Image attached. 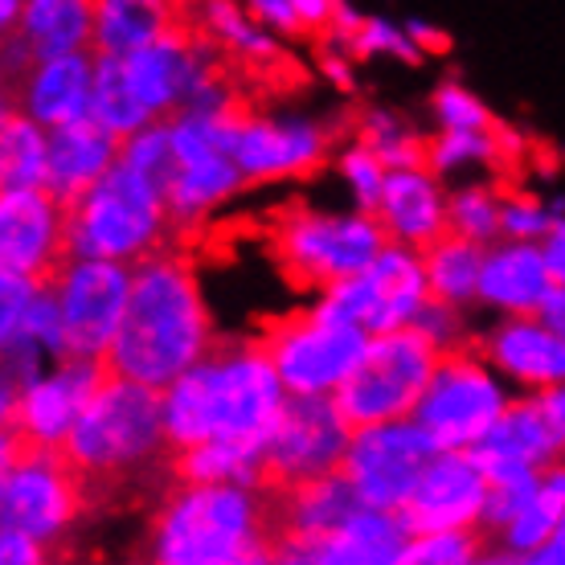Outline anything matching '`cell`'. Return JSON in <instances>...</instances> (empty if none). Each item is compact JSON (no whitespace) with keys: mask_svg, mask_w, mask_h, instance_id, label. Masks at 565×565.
Masks as SVG:
<instances>
[{"mask_svg":"<svg viewBox=\"0 0 565 565\" xmlns=\"http://www.w3.org/2000/svg\"><path fill=\"white\" fill-rule=\"evenodd\" d=\"M217 344V324L184 242H169L131 263L128 303L103 356V369L164 390Z\"/></svg>","mask_w":565,"mask_h":565,"instance_id":"6da1fadb","label":"cell"},{"mask_svg":"<svg viewBox=\"0 0 565 565\" xmlns=\"http://www.w3.org/2000/svg\"><path fill=\"white\" fill-rule=\"evenodd\" d=\"M156 394H160V430L169 451L222 438L255 451L258 459L287 402V390L275 377L258 337L213 344L210 356H201L198 365L184 369L181 377H172Z\"/></svg>","mask_w":565,"mask_h":565,"instance_id":"7a4b0ae2","label":"cell"},{"mask_svg":"<svg viewBox=\"0 0 565 565\" xmlns=\"http://www.w3.org/2000/svg\"><path fill=\"white\" fill-rule=\"evenodd\" d=\"M57 455L90 492L140 488L169 476V447L160 430V394L119 373H103L95 394L86 397L83 414L74 418L71 435L62 438Z\"/></svg>","mask_w":565,"mask_h":565,"instance_id":"3957f363","label":"cell"},{"mask_svg":"<svg viewBox=\"0 0 565 565\" xmlns=\"http://www.w3.org/2000/svg\"><path fill=\"white\" fill-rule=\"evenodd\" d=\"M275 541L263 483H172L160 495L148 565H222Z\"/></svg>","mask_w":565,"mask_h":565,"instance_id":"277c9868","label":"cell"},{"mask_svg":"<svg viewBox=\"0 0 565 565\" xmlns=\"http://www.w3.org/2000/svg\"><path fill=\"white\" fill-rule=\"evenodd\" d=\"M169 242L177 238H172L160 184L124 164L119 156L99 181L66 205V255L107 258V263L131 267Z\"/></svg>","mask_w":565,"mask_h":565,"instance_id":"5b68a950","label":"cell"},{"mask_svg":"<svg viewBox=\"0 0 565 565\" xmlns=\"http://www.w3.org/2000/svg\"><path fill=\"white\" fill-rule=\"evenodd\" d=\"M270 255L296 291H324L349 279L385 246L382 226L369 213H328L303 201H287L270 213Z\"/></svg>","mask_w":565,"mask_h":565,"instance_id":"8992f818","label":"cell"},{"mask_svg":"<svg viewBox=\"0 0 565 565\" xmlns=\"http://www.w3.org/2000/svg\"><path fill=\"white\" fill-rule=\"evenodd\" d=\"M365 340V328L344 320L324 299L282 311L258 332V344L287 397H332L337 385L349 377V369L356 365Z\"/></svg>","mask_w":565,"mask_h":565,"instance_id":"52a82bcc","label":"cell"},{"mask_svg":"<svg viewBox=\"0 0 565 565\" xmlns=\"http://www.w3.org/2000/svg\"><path fill=\"white\" fill-rule=\"evenodd\" d=\"M509 402L512 385L467 340L459 349L438 353L411 423L423 430L435 451H471Z\"/></svg>","mask_w":565,"mask_h":565,"instance_id":"ba28073f","label":"cell"},{"mask_svg":"<svg viewBox=\"0 0 565 565\" xmlns=\"http://www.w3.org/2000/svg\"><path fill=\"white\" fill-rule=\"evenodd\" d=\"M435 361H438V349L423 332H414V328L377 332V337L365 340L356 365L337 385L332 406H337L340 418L349 426L411 418Z\"/></svg>","mask_w":565,"mask_h":565,"instance_id":"9c48e42d","label":"cell"},{"mask_svg":"<svg viewBox=\"0 0 565 565\" xmlns=\"http://www.w3.org/2000/svg\"><path fill=\"white\" fill-rule=\"evenodd\" d=\"M565 438V390L550 385L537 394L512 397L500 411L492 430L471 447V459L488 480V492L500 488H521L537 480L545 467L562 459Z\"/></svg>","mask_w":565,"mask_h":565,"instance_id":"30bf717a","label":"cell"},{"mask_svg":"<svg viewBox=\"0 0 565 565\" xmlns=\"http://www.w3.org/2000/svg\"><path fill=\"white\" fill-rule=\"evenodd\" d=\"M86 488L57 451L21 447L13 467L0 476V529H13L21 537L54 550L71 537V529L83 521Z\"/></svg>","mask_w":565,"mask_h":565,"instance_id":"8fae6325","label":"cell"},{"mask_svg":"<svg viewBox=\"0 0 565 565\" xmlns=\"http://www.w3.org/2000/svg\"><path fill=\"white\" fill-rule=\"evenodd\" d=\"M57 308L62 328V356L103 361L111 349V337L119 328L124 303H128L131 267L107 263V258H78L66 255V263L45 279Z\"/></svg>","mask_w":565,"mask_h":565,"instance_id":"7c38bea8","label":"cell"},{"mask_svg":"<svg viewBox=\"0 0 565 565\" xmlns=\"http://www.w3.org/2000/svg\"><path fill=\"white\" fill-rule=\"evenodd\" d=\"M344 136H349V115L337 124H316V119H275L246 107L230 140V160L238 164L242 184L316 177Z\"/></svg>","mask_w":565,"mask_h":565,"instance_id":"4fadbf2b","label":"cell"},{"mask_svg":"<svg viewBox=\"0 0 565 565\" xmlns=\"http://www.w3.org/2000/svg\"><path fill=\"white\" fill-rule=\"evenodd\" d=\"M316 299H324L328 308L340 311L344 320H353L356 328H365L369 337H377V332L411 328L418 308L430 296H426L418 250L385 242L365 267L353 270L349 279L324 287V291H316Z\"/></svg>","mask_w":565,"mask_h":565,"instance_id":"5bb4252c","label":"cell"},{"mask_svg":"<svg viewBox=\"0 0 565 565\" xmlns=\"http://www.w3.org/2000/svg\"><path fill=\"white\" fill-rule=\"evenodd\" d=\"M430 455H435V447L426 443V435L411 418L353 426L337 463V476L349 483L356 504L397 512L402 500L411 495V488L418 483Z\"/></svg>","mask_w":565,"mask_h":565,"instance_id":"9a60e30c","label":"cell"},{"mask_svg":"<svg viewBox=\"0 0 565 565\" xmlns=\"http://www.w3.org/2000/svg\"><path fill=\"white\" fill-rule=\"evenodd\" d=\"M353 426L340 418L332 397H287L263 443V488L282 492L296 483L332 476Z\"/></svg>","mask_w":565,"mask_h":565,"instance_id":"2e32d148","label":"cell"},{"mask_svg":"<svg viewBox=\"0 0 565 565\" xmlns=\"http://www.w3.org/2000/svg\"><path fill=\"white\" fill-rule=\"evenodd\" d=\"M488 512V480L467 451H435L402 500L406 533H476Z\"/></svg>","mask_w":565,"mask_h":565,"instance_id":"e0dca14e","label":"cell"},{"mask_svg":"<svg viewBox=\"0 0 565 565\" xmlns=\"http://www.w3.org/2000/svg\"><path fill=\"white\" fill-rule=\"evenodd\" d=\"M107 373L103 361H83V356H57L50 365L17 385L9 426L25 447L57 451L62 438L71 435L74 418L83 414L86 397L95 394L99 377Z\"/></svg>","mask_w":565,"mask_h":565,"instance_id":"ac0fdd59","label":"cell"},{"mask_svg":"<svg viewBox=\"0 0 565 565\" xmlns=\"http://www.w3.org/2000/svg\"><path fill=\"white\" fill-rule=\"evenodd\" d=\"M66 263V205L45 189H0V275L45 282Z\"/></svg>","mask_w":565,"mask_h":565,"instance_id":"d6986e66","label":"cell"},{"mask_svg":"<svg viewBox=\"0 0 565 565\" xmlns=\"http://www.w3.org/2000/svg\"><path fill=\"white\" fill-rule=\"evenodd\" d=\"M471 349L504 377L509 385L537 394L565 377V340L557 328L541 324L537 316H500V324L488 328Z\"/></svg>","mask_w":565,"mask_h":565,"instance_id":"ffe728a7","label":"cell"},{"mask_svg":"<svg viewBox=\"0 0 565 565\" xmlns=\"http://www.w3.org/2000/svg\"><path fill=\"white\" fill-rule=\"evenodd\" d=\"M565 524V476L562 463L545 467L537 480L521 488L488 492L483 529H492L495 545L504 553H533L550 537H562Z\"/></svg>","mask_w":565,"mask_h":565,"instance_id":"44dd1931","label":"cell"},{"mask_svg":"<svg viewBox=\"0 0 565 565\" xmlns=\"http://www.w3.org/2000/svg\"><path fill=\"white\" fill-rule=\"evenodd\" d=\"M90 78H95V50L38 57V62H29L25 74L13 83L17 111L29 115L42 128H62V124L86 119Z\"/></svg>","mask_w":565,"mask_h":565,"instance_id":"7402d4cb","label":"cell"},{"mask_svg":"<svg viewBox=\"0 0 565 565\" xmlns=\"http://www.w3.org/2000/svg\"><path fill=\"white\" fill-rule=\"evenodd\" d=\"M4 78L17 83L38 57L90 50V0H21L17 29L0 42Z\"/></svg>","mask_w":565,"mask_h":565,"instance_id":"603a6c76","label":"cell"},{"mask_svg":"<svg viewBox=\"0 0 565 565\" xmlns=\"http://www.w3.org/2000/svg\"><path fill=\"white\" fill-rule=\"evenodd\" d=\"M373 222L382 226L385 242L426 250L447 234V193L430 169H390Z\"/></svg>","mask_w":565,"mask_h":565,"instance_id":"cb8c5ba5","label":"cell"},{"mask_svg":"<svg viewBox=\"0 0 565 565\" xmlns=\"http://www.w3.org/2000/svg\"><path fill=\"white\" fill-rule=\"evenodd\" d=\"M562 279H553L537 242H492L483 246L476 299L500 316H537L541 299Z\"/></svg>","mask_w":565,"mask_h":565,"instance_id":"d4e9b609","label":"cell"},{"mask_svg":"<svg viewBox=\"0 0 565 565\" xmlns=\"http://www.w3.org/2000/svg\"><path fill=\"white\" fill-rule=\"evenodd\" d=\"M119 140L107 136L90 119H74L62 128H45V181L42 189L62 205H71L78 193H86L103 172L115 164Z\"/></svg>","mask_w":565,"mask_h":565,"instance_id":"484cf974","label":"cell"},{"mask_svg":"<svg viewBox=\"0 0 565 565\" xmlns=\"http://www.w3.org/2000/svg\"><path fill=\"white\" fill-rule=\"evenodd\" d=\"M189 21V0H90V50L124 57Z\"/></svg>","mask_w":565,"mask_h":565,"instance_id":"4316f807","label":"cell"},{"mask_svg":"<svg viewBox=\"0 0 565 565\" xmlns=\"http://www.w3.org/2000/svg\"><path fill=\"white\" fill-rule=\"evenodd\" d=\"M353 509H356V495L349 492V483L340 480L337 471H332V476H320V480L296 483V488H282V492H270L275 541L316 545L328 529H337Z\"/></svg>","mask_w":565,"mask_h":565,"instance_id":"83f0119b","label":"cell"},{"mask_svg":"<svg viewBox=\"0 0 565 565\" xmlns=\"http://www.w3.org/2000/svg\"><path fill=\"white\" fill-rule=\"evenodd\" d=\"M402 541H406V529L397 521V512L356 504L337 529H328L311 545V553L324 565H390Z\"/></svg>","mask_w":565,"mask_h":565,"instance_id":"f1b7e54d","label":"cell"},{"mask_svg":"<svg viewBox=\"0 0 565 565\" xmlns=\"http://www.w3.org/2000/svg\"><path fill=\"white\" fill-rule=\"evenodd\" d=\"M418 258H423L426 296L443 299V303H451V308H467V303H476L480 263H483L480 242L443 234V238H435L426 250H418Z\"/></svg>","mask_w":565,"mask_h":565,"instance_id":"f546056e","label":"cell"},{"mask_svg":"<svg viewBox=\"0 0 565 565\" xmlns=\"http://www.w3.org/2000/svg\"><path fill=\"white\" fill-rule=\"evenodd\" d=\"M172 483H263V459L246 447L210 438L184 451H169Z\"/></svg>","mask_w":565,"mask_h":565,"instance_id":"4dcf8cb0","label":"cell"},{"mask_svg":"<svg viewBox=\"0 0 565 565\" xmlns=\"http://www.w3.org/2000/svg\"><path fill=\"white\" fill-rule=\"evenodd\" d=\"M349 136L356 143H365L369 152L377 156L390 169H426V136L402 119L394 111H382V107H369V111L349 115Z\"/></svg>","mask_w":565,"mask_h":565,"instance_id":"1f68e13d","label":"cell"},{"mask_svg":"<svg viewBox=\"0 0 565 565\" xmlns=\"http://www.w3.org/2000/svg\"><path fill=\"white\" fill-rule=\"evenodd\" d=\"M86 119L99 124L107 136L124 140L136 128H143L152 115L143 111V103L136 99L131 83L124 78V66L119 57H103L95 54V78H90V107H86Z\"/></svg>","mask_w":565,"mask_h":565,"instance_id":"d6a6232c","label":"cell"},{"mask_svg":"<svg viewBox=\"0 0 565 565\" xmlns=\"http://www.w3.org/2000/svg\"><path fill=\"white\" fill-rule=\"evenodd\" d=\"M45 128L29 115L9 111L0 124V189H42Z\"/></svg>","mask_w":565,"mask_h":565,"instance_id":"836d02e7","label":"cell"},{"mask_svg":"<svg viewBox=\"0 0 565 565\" xmlns=\"http://www.w3.org/2000/svg\"><path fill=\"white\" fill-rule=\"evenodd\" d=\"M447 234L492 246L500 238V184H463L447 198Z\"/></svg>","mask_w":565,"mask_h":565,"instance_id":"e575fe53","label":"cell"},{"mask_svg":"<svg viewBox=\"0 0 565 565\" xmlns=\"http://www.w3.org/2000/svg\"><path fill=\"white\" fill-rule=\"evenodd\" d=\"M553 226H562V201H545L529 189L500 184V238L504 242H541Z\"/></svg>","mask_w":565,"mask_h":565,"instance_id":"d590c367","label":"cell"},{"mask_svg":"<svg viewBox=\"0 0 565 565\" xmlns=\"http://www.w3.org/2000/svg\"><path fill=\"white\" fill-rule=\"evenodd\" d=\"M476 553V533H406L390 565H467Z\"/></svg>","mask_w":565,"mask_h":565,"instance_id":"8d00e7d4","label":"cell"},{"mask_svg":"<svg viewBox=\"0 0 565 565\" xmlns=\"http://www.w3.org/2000/svg\"><path fill=\"white\" fill-rule=\"evenodd\" d=\"M430 111H435V119L443 124V131H488L500 124V119H495L463 83H455V78H447V83L435 90Z\"/></svg>","mask_w":565,"mask_h":565,"instance_id":"74e56055","label":"cell"},{"mask_svg":"<svg viewBox=\"0 0 565 565\" xmlns=\"http://www.w3.org/2000/svg\"><path fill=\"white\" fill-rule=\"evenodd\" d=\"M337 164H340V177H344V184H349V193H353L356 210L373 217V210H377V198H382V184H385V164L369 152L365 143H356V140L349 143V148H340Z\"/></svg>","mask_w":565,"mask_h":565,"instance_id":"f35d334b","label":"cell"},{"mask_svg":"<svg viewBox=\"0 0 565 565\" xmlns=\"http://www.w3.org/2000/svg\"><path fill=\"white\" fill-rule=\"evenodd\" d=\"M414 332H423L430 344H435L438 353H447V349H459L467 344V324H463V308H451V303H443V299H426L418 316H414Z\"/></svg>","mask_w":565,"mask_h":565,"instance_id":"ab89813d","label":"cell"},{"mask_svg":"<svg viewBox=\"0 0 565 565\" xmlns=\"http://www.w3.org/2000/svg\"><path fill=\"white\" fill-rule=\"evenodd\" d=\"M38 291V282L17 279V275H0V353L9 349V340L21 332V320H25L29 299Z\"/></svg>","mask_w":565,"mask_h":565,"instance_id":"60d3db41","label":"cell"},{"mask_svg":"<svg viewBox=\"0 0 565 565\" xmlns=\"http://www.w3.org/2000/svg\"><path fill=\"white\" fill-rule=\"evenodd\" d=\"M0 565H50V550L13 529H0Z\"/></svg>","mask_w":565,"mask_h":565,"instance_id":"b9f144b4","label":"cell"},{"mask_svg":"<svg viewBox=\"0 0 565 565\" xmlns=\"http://www.w3.org/2000/svg\"><path fill=\"white\" fill-rule=\"evenodd\" d=\"M406 38L414 42L418 54H447V50H451V38L430 25H423V21H411V25H406Z\"/></svg>","mask_w":565,"mask_h":565,"instance_id":"7bdbcfd3","label":"cell"},{"mask_svg":"<svg viewBox=\"0 0 565 565\" xmlns=\"http://www.w3.org/2000/svg\"><path fill=\"white\" fill-rule=\"evenodd\" d=\"M537 250H541V258H545V267H550L553 279H562L565 275V230L553 226L550 234L537 242Z\"/></svg>","mask_w":565,"mask_h":565,"instance_id":"ee69618b","label":"cell"},{"mask_svg":"<svg viewBox=\"0 0 565 565\" xmlns=\"http://www.w3.org/2000/svg\"><path fill=\"white\" fill-rule=\"evenodd\" d=\"M270 565H324L311 545H296V541H270Z\"/></svg>","mask_w":565,"mask_h":565,"instance_id":"f6af8a7d","label":"cell"},{"mask_svg":"<svg viewBox=\"0 0 565 565\" xmlns=\"http://www.w3.org/2000/svg\"><path fill=\"white\" fill-rule=\"evenodd\" d=\"M524 565H565V545L562 537H550L545 545H537L533 553H521Z\"/></svg>","mask_w":565,"mask_h":565,"instance_id":"bcb514c9","label":"cell"},{"mask_svg":"<svg viewBox=\"0 0 565 565\" xmlns=\"http://www.w3.org/2000/svg\"><path fill=\"white\" fill-rule=\"evenodd\" d=\"M21 447H25V443L13 435V426H0V476L13 467V459L21 455Z\"/></svg>","mask_w":565,"mask_h":565,"instance_id":"7dc6e473","label":"cell"},{"mask_svg":"<svg viewBox=\"0 0 565 565\" xmlns=\"http://www.w3.org/2000/svg\"><path fill=\"white\" fill-rule=\"evenodd\" d=\"M13 397H17L13 373L0 365V426H9V414H13Z\"/></svg>","mask_w":565,"mask_h":565,"instance_id":"c3c4849f","label":"cell"},{"mask_svg":"<svg viewBox=\"0 0 565 565\" xmlns=\"http://www.w3.org/2000/svg\"><path fill=\"white\" fill-rule=\"evenodd\" d=\"M467 565H524L521 553H504V550H480Z\"/></svg>","mask_w":565,"mask_h":565,"instance_id":"681fc988","label":"cell"},{"mask_svg":"<svg viewBox=\"0 0 565 565\" xmlns=\"http://www.w3.org/2000/svg\"><path fill=\"white\" fill-rule=\"evenodd\" d=\"M17 17H21V0H0V42L17 29Z\"/></svg>","mask_w":565,"mask_h":565,"instance_id":"f907efd6","label":"cell"},{"mask_svg":"<svg viewBox=\"0 0 565 565\" xmlns=\"http://www.w3.org/2000/svg\"><path fill=\"white\" fill-rule=\"evenodd\" d=\"M222 565H270V545L242 553V557H234V562H222Z\"/></svg>","mask_w":565,"mask_h":565,"instance_id":"816d5d0a","label":"cell"},{"mask_svg":"<svg viewBox=\"0 0 565 565\" xmlns=\"http://www.w3.org/2000/svg\"><path fill=\"white\" fill-rule=\"evenodd\" d=\"M0 83H4V50H0Z\"/></svg>","mask_w":565,"mask_h":565,"instance_id":"f5cc1de1","label":"cell"}]
</instances>
